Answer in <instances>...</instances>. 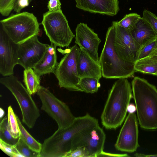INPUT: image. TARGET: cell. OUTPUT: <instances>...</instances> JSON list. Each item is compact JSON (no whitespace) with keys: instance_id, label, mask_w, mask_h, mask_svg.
Listing matches in <instances>:
<instances>
[{"instance_id":"1","label":"cell","mask_w":157,"mask_h":157,"mask_svg":"<svg viewBox=\"0 0 157 157\" xmlns=\"http://www.w3.org/2000/svg\"><path fill=\"white\" fill-rule=\"evenodd\" d=\"M99 125L98 120L88 113L76 117L70 125L58 129L44 140L40 157H65L71 151L73 142L78 137Z\"/></svg>"},{"instance_id":"2","label":"cell","mask_w":157,"mask_h":157,"mask_svg":"<svg viewBox=\"0 0 157 157\" xmlns=\"http://www.w3.org/2000/svg\"><path fill=\"white\" fill-rule=\"evenodd\" d=\"M131 85L126 78H120L113 84L102 113L101 123L108 129L120 126L126 116L132 97Z\"/></svg>"},{"instance_id":"3","label":"cell","mask_w":157,"mask_h":157,"mask_svg":"<svg viewBox=\"0 0 157 157\" xmlns=\"http://www.w3.org/2000/svg\"><path fill=\"white\" fill-rule=\"evenodd\" d=\"M132 90L137 117L141 127L157 129V89L144 78L135 77Z\"/></svg>"},{"instance_id":"4","label":"cell","mask_w":157,"mask_h":157,"mask_svg":"<svg viewBox=\"0 0 157 157\" xmlns=\"http://www.w3.org/2000/svg\"><path fill=\"white\" fill-rule=\"evenodd\" d=\"M113 27H109L106 33L105 43L99 58L102 76L106 78H127L136 72L134 63L122 59L117 54L113 46Z\"/></svg>"},{"instance_id":"5","label":"cell","mask_w":157,"mask_h":157,"mask_svg":"<svg viewBox=\"0 0 157 157\" xmlns=\"http://www.w3.org/2000/svg\"><path fill=\"white\" fill-rule=\"evenodd\" d=\"M2 28L10 39L20 44L40 32L36 17L31 13L23 12L12 14L0 21Z\"/></svg>"},{"instance_id":"6","label":"cell","mask_w":157,"mask_h":157,"mask_svg":"<svg viewBox=\"0 0 157 157\" xmlns=\"http://www.w3.org/2000/svg\"><path fill=\"white\" fill-rule=\"evenodd\" d=\"M0 82L10 91L16 100L22 113L23 122L29 128H32L40 113L31 95L13 75L1 78Z\"/></svg>"},{"instance_id":"7","label":"cell","mask_w":157,"mask_h":157,"mask_svg":"<svg viewBox=\"0 0 157 157\" xmlns=\"http://www.w3.org/2000/svg\"><path fill=\"white\" fill-rule=\"evenodd\" d=\"M61 50L60 52L64 55L53 73L59 86L69 91L83 92L79 85L80 78L77 67L79 47L76 44L68 48Z\"/></svg>"},{"instance_id":"8","label":"cell","mask_w":157,"mask_h":157,"mask_svg":"<svg viewBox=\"0 0 157 157\" xmlns=\"http://www.w3.org/2000/svg\"><path fill=\"white\" fill-rule=\"evenodd\" d=\"M41 24L51 43L57 46L68 47L75 38L61 10L44 13Z\"/></svg>"},{"instance_id":"9","label":"cell","mask_w":157,"mask_h":157,"mask_svg":"<svg viewBox=\"0 0 157 157\" xmlns=\"http://www.w3.org/2000/svg\"><path fill=\"white\" fill-rule=\"evenodd\" d=\"M37 94L42 103L41 109L55 121L58 129L66 128L73 123L76 117L68 106L48 89L41 86Z\"/></svg>"},{"instance_id":"10","label":"cell","mask_w":157,"mask_h":157,"mask_svg":"<svg viewBox=\"0 0 157 157\" xmlns=\"http://www.w3.org/2000/svg\"><path fill=\"white\" fill-rule=\"evenodd\" d=\"M113 46L116 52L122 59L134 63L140 46L135 40L131 33L120 26L118 21H113Z\"/></svg>"},{"instance_id":"11","label":"cell","mask_w":157,"mask_h":157,"mask_svg":"<svg viewBox=\"0 0 157 157\" xmlns=\"http://www.w3.org/2000/svg\"><path fill=\"white\" fill-rule=\"evenodd\" d=\"M37 36L19 45L18 64L25 69H33L41 60L49 45L40 42Z\"/></svg>"},{"instance_id":"12","label":"cell","mask_w":157,"mask_h":157,"mask_svg":"<svg viewBox=\"0 0 157 157\" xmlns=\"http://www.w3.org/2000/svg\"><path fill=\"white\" fill-rule=\"evenodd\" d=\"M137 119L134 113H129L115 145L119 151L129 153L136 151L139 147Z\"/></svg>"},{"instance_id":"13","label":"cell","mask_w":157,"mask_h":157,"mask_svg":"<svg viewBox=\"0 0 157 157\" xmlns=\"http://www.w3.org/2000/svg\"><path fill=\"white\" fill-rule=\"evenodd\" d=\"M19 45L8 36L2 28L0 31V73L3 77L13 75L18 63Z\"/></svg>"},{"instance_id":"14","label":"cell","mask_w":157,"mask_h":157,"mask_svg":"<svg viewBox=\"0 0 157 157\" xmlns=\"http://www.w3.org/2000/svg\"><path fill=\"white\" fill-rule=\"evenodd\" d=\"M75 43L82 48L94 60L99 62L98 50L101 41L98 34L87 24L80 23L75 29Z\"/></svg>"},{"instance_id":"15","label":"cell","mask_w":157,"mask_h":157,"mask_svg":"<svg viewBox=\"0 0 157 157\" xmlns=\"http://www.w3.org/2000/svg\"><path fill=\"white\" fill-rule=\"evenodd\" d=\"M77 8L91 13L111 16L120 10L118 0H75Z\"/></svg>"},{"instance_id":"16","label":"cell","mask_w":157,"mask_h":157,"mask_svg":"<svg viewBox=\"0 0 157 157\" xmlns=\"http://www.w3.org/2000/svg\"><path fill=\"white\" fill-rule=\"evenodd\" d=\"M77 67L80 79L93 77L99 80L102 76V69L99 62L93 59L82 48H80L78 54Z\"/></svg>"},{"instance_id":"17","label":"cell","mask_w":157,"mask_h":157,"mask_svg":"<svg viewBox=\"0 0 157 157\" xmlns=\"http://www.w3.org/2000/svg\"><path fill=\"white\" fill-rule=\"evenodd\" d=\"M56 47L51 43L47 48L41 60L33 68L35 72L40 76L54 73L58 63L57 61Z\"/></svg>"},{"instance_id":"18","label":"cell","mask_w":157,"mask_h":157,"mask_svg":"<svg viewBox=\"0 0 157 157\" xmlns=\"http://www.w3.org/2000/svg\"><path fill=\"white\" fill-rule=\"evenodd\" d=\"M106 138L103 129L99 126L90 132L85 147L89 157H97L103 151Z\"/></svg>"},{"instance_id":"19","label":"cell","mask_w":157,"mask_h":157,"mask_svg":"<svg viewBox=\"0 0 157 157\" xmlns=\"http://www.w3.org/2000/svg\"><path fill=\"white\" fill-rule=\"evenodd\" d=\"M131 34L141 47L146 43L157 38V35L151 26L142 17Z\"/></svg>"},{"instance_id":"20","label":"cell","mask_w":157,"mask_h":157,"mask_svg":"<svg viewBox=\"0 0 157 157\" xmlns=\"http://www.w3.org/2000/svg\"><path fill=\"white\" fill-rule=\"evenodd\" d=\"M40 77L33 68L24 71L23 82L31 95L37 93L41 86L40 85Z\"/></svg>"},{"instance_id":"21","label":"cell","mask_w":157,"mask_h":157,"mask_svg":"<svg viewBox=\"0 0 157 157\" xmlns=\"http://www.w3.org/2000/svg\"><path fill=\"white\" fill-rule=\"evenodd\" d=\"M134 68L136 72L155 75L157 73V61L149 56L136 60Z\"/></svg>"},{"instance_id":"22","label":"cell","mask_w":157,"mask_h":157,"mask_svg":"<svg viewBox=\"0 0 157 157\" xmlns=\"http://www.w3.org/2000/svg\"><path fill=\"white\" fill-rule=\"evenodd\" d=\"M17 118L19 129V137L32 149L40 153L42 144L34 139L26 130L17 115Z\"/></svg>"},{"instance_id":"23","label":"cell","mask_w":157,"mask_h":157,"mask_svg":"<svg viewBox=\"0 0 157 157\" xmlns=\"http://www.w3.org/2000/svg\"><path fill=\"white\" fill-rule=\"evenodd\" d=\"M97 79L93 77H85L80 79L79 85L83 92L93 94L97 92L101 85Z\"/></svg>"},{"instance_id":"24","label":"cell","mask_w":157,"mask_h":157,"mask_svg":"<svg viewBox=\"0 0 157 157\" xmlns=\"http://www.w3.org/2000/svg\"><path fill=\"white\" fill-rule=\"evenodd\" d=\"M19 139H15L12 136L9 127L7 116L1 121L0 124V139L5 142L14 145Z\"/></svg>"},{"instance_id":"25","label":"cell","mask_w":157,"mask_h":157,"mask_svg":"<svg viewBox=\"0 0 157 157\" xmlns=\"http://www.w3.org/2000/svg\"><path fill=\"white\" fill-rule=\"evenodd\" d=\"M141 17L137 13H130L126 14L121 20L118 21V24L126 31L131 33Z\"/></svg>"},{"instance_id":"26","label":"cell","mask_w":157,"mask_h":157,"mask_svg":"<svg viewBox=\"0 0 157 157\" xmlns=\"http://www.w3.org/2000/svg\"><path fill=\"white\" fill-rule=\"evenodd\" d=\"M7 117L9 126L12 136L15 139H19V129L17 115L14 113L10 105L8 108Z\"/></svg>"},{"instance_id":"27","label":"cell","mask_w":157,"mask_h":157,"mask_svg":"<svg viewBox=\"0 0 157 157\" xmlns=\"http://www.w3.org/2000/svg\"><path fill=\"white\" fill-rule=\"evenodd\" d=\"M14 146L23 157H40V153L32 149L20 137Z\"/></svg>"},{"instance_id":"28","label":"cell","mask_w":157,"mask_h":157,"mask_svg":"<svg viewBox=\"0 0 157 157\" xmlns=\"http://www.w3.org/2000/svg\"><path fill=\"white\" fill-rule=\"evenodd\" d=\"M157 48V38L146 43L139 50L136 60L149 56Z\"/></svg>"},{"instance_id":"29","label":"cell","mask_w":157,"mask_h":157,"mask_svg":"<svg viewBox=\"0 0 157 157\" xmlns=\"http://www.w3.org/2000/svg\"><path fill=\"white\" fill-rule=\"evenodd\" d=\"M0 149L10 157H23L14 145L7 143L0 139Z\"/></svg>"},{"instance_id":"30","label":"cell","mask_w":157,"mask_h":157,"mask_svg":"<svg viewBox=\"0 0 157 157\" xmlns=\"http://www.w3.org/2000/svg\"><path fill=\"white\" fill-rule=\"evenodd\" d=\"M142 17L148 23L157 35V16L151 11L144 10Z\"/></svg>"},{"instance_id":"31","label":"cell","mask_w":157,"mask_h":157,"mask_svg":"<svg viewBox=\"0 0 157 157\" xmlns=\"http://www.w3.org/2000/svg\"><path fill=\"white\" fill-rule=\"evenodd\" d=\"M15 0H0V13L3 16H7L13 10Z\"/></svg>"},{"instance_id":"32","label":"cell","mask_w":157,"mask_h":157,"mask_svg":"<svg viewBox=\"0 0 157 157\" xmlns=\"http://www.w3.org/2000/svg\"><path fill=\"white\" fill-rule=\"evenodd\" d=\"M65 157H89L88 152L84 147H78L67 153Z\"/></svg>"},{"instance_id":"33","label":"cell","mask_w":157,"mask_h":157,"mask_svg":"<svg viewBox=\"0 0 157 157\" xmlns=\"http://www.w3.org/2000/svg\"><path fill=\"white\" fill-rule=\"evenodd\" d=\"M32 0H15L13 10L16 13H21L23 8L28 6Z\"/></svg>"},{"instance_id":"34","label":"cell","mask_w":157,"mask_h":157,"mask_svg":"<svg viewBox=\"0 0 157 157\" xmlns=\"http://www.w3.org/2000/svg\"><path fill=\"white\" fill-rule=\"evenodd\" d=\"M61 5L59 0H49L47 7L49 11L53 12L61 10Z\"/></svg>"},{"instance_id":"35","label":"cell","mask_w":157,"mask_h":157,"mask_svg":"<svg viewBox=\"0 0 157 157\" xmlns=\"http://www.w3.org/2000/svg\"><path fill=\"white\" fill-rule=\"evenodd\" d=\"M130 156L127 154H116L104 152L103 151L97 157H128Z\"/></svg>"},{"instance_id":"36","label":"cell","mask_w":157,"mask_h":157,"mask_svg":"<svg viewBox=\"0 0 157 157\" xmlns=\"http://www.w3.org/2000/svg\"><path fill=\"white\" fill-rule=\"evenodd\" d=\"M136 110V106L133 104H129L128 107L127 112L129 113H134Z\"/></svg>"},{"instance_id":"37","label":"cell","mask_w":157,"mask_h":157,"mask_svg":"<svg viewBox=\"0 0 157 157\" xmlns=\"http://www.w3.org/2000/svg\"><path fill=\"white\" fill-rule=\"evenodd\" d=\"M149 56L153 59L157 61V48L150 54Z\"/></svg>"},{"instance_id":"38","label":"cell","mask_w":157,"mask_h":157,"mask_svg":"<svg viewBox=\"0 0 157 157\" xmlns=\"http://www.w3.org/2000/svg\"><path fill=\"white\" fill-rule=\"evenodd\" d=\"M138 156L139 157H157V154L153 155H145L142 154L138 153Z\"/></svg>"},{"instance_id":"39","label":"cell","mask_w":157,"mask_h":157,"mask_svg":"<svg viewBox=\"0 0 157 157\" xmlns=\"http://www.w3.org/2000/svg\"><path fill=\"white\" fill-rule=\"evenodd\" d=\"M5 113L4 110L1 108H0V118H1L4 115Z\"/></svg>"},{"instance_id":"40","label":"cell","mask_w":157,"mask_h":157,"mask_svg":"<svg viewBox=\"0 0 157 157\" xmlns=\"http://www.w3.org/2000/svg\"><path fill=\"white\" fill-rule=\"evenodd\" d=\"M155 75L157 76V73Z\"/></svg>"}]
</instances>
